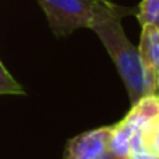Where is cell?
<instances>
[{
	"instance_id": "obj_2",
	"label": "cell",
	"mask_w": 159,
	"mask_h": 159,
	"mask_svg": "<svg viewBox=\"0 0 159 159\" xmlns=\"http://www.w3.org/2000/svg\"><path fill=\"white\" fill-rule=\"evenodd\" d=\"M55 36H67L89 28L96 0H38Z\"/></svg>"
},
{
	"instance_id": "obj_4",
	"label": "cell",
	"mask_w": 159,
	"mask_h": 159,
	"mask_svg": "<svg viewBox=\"0 0 159 159\" xmlns=\"http://www.w3.org/2000/svg\"><path fill=\"white\" fill-rule=\"evenodd\" d=\"M142 65L154 94H159V26H144L139 45Z\"/></svg>"
},
{
	"instance_id": "obj_7",
	"label": "cell",
	"mask_w": 159,
	"mask_h": 159,
	"mask_svg": "<svg viewBox=\"0 0 159 159\" xmlns=\"http://www.w3.org/2000/svg\"><path fill=\"white\" fill-rule=\"evenodd\" d=\"M135 17L142 28L159 26V0H142L135 9Z\"/></svg>"
},
{
	"instance_id": "obj_9",
	"label": "cell",
	"mask_w": 159,
	"mask_h": 159,
	"mask_svg": "<svg viewBox=\"0 0 159 159\" xmlns=\"http://www.w3.org/2000/svg\"><path fill=\"white\" fill-rule=\"evenodd\" d=\"M2 94H19L22 96L24 89L19 86V82L9 74V70L5 69V65L0 62V96Z\"/></svg>"
},
{
	"instance_id": "obj_1",
	"label": "cell",
	"mask_w": 159,
	"mask_h": 159,
	"mask_svg": "<svg viewBox=\"0 0 159 159\" xmlns=\"http://www.w3.org/2000/svg\"><path fill=\"white\" fill-rule=\"evenodd\" d=\"M135 12L134 9L121 7L110 0H96L94 14L89 29H93L111 57L125 87H127L130 104L139 101L145 94H154L149 84L147 74L142 65L139 48L130 43L121 26L125 16Z\"/></svg>"
},
{
	"instance_id": "obj_11",
	"label": "cell",
	"mask_w": 159,
	"mask_h": 159,
	"mask_svg": "<svg viewBox=\"0 0 159 159\" xmlns=\"http://www.w3.org/2000/svg\"><path fill=\"white\" fill-rule=\"evenodd\" d=\"M98 159H123V157H118V156H115V154H111L110 151H106L104 154H101Z\"/></svg>"
},
{
	"instance_id": "obj_3",
	"label": "cell",
	"mask_w": 159,
	"mask_h": 159,
	"mask_svg": "<svg viewBox=\"0 0 159 159\" xmlns=\"http://www.w3.org/2000/svg\"><path fill=\"white\" fill-rule=\"evenodd\" d=\"M111 127H99L75 135L67 142L65 159H98L108 151Z\"/></svg>"
},
{
	"instance_id": "obj_6",
	"label": "cell",
	"mask_w": 159,
	"mask_h": 159,
	"mask_svg": "<svg viewBox=\"0 0 159 159\" xmlns=\"http://www.w3.org/2000/svg\"><path fill=\"white\" fill-rule=\"evenodd\" d=\"M137 132L127 125L123 120L118 121V123L111 125V134H110V142H108V151L111 154L118 156V157L128 159L130 154V147H132V140H134V135Z\"/></svg>"
},
{
	"instance_id": "obj_5",
	"label": "cell",
	"mask_w": 159,
	"mask_h": 159,
	"mask_svg": "<svg viewBox=\"0 0 159 159\" xmlns=\"http://www.w3.org/2000/svg\"><path fill=\"white\" fill-rule=\"evenodd\" d=\"M157 115H159V94H145L132 104L130 111L123 118V121L127 125H130L135 132H142V128L151 120H154Z\"/></svg>"
},
{
	"instance_id": "obj_10",
	"label": "cell",
	"mask_w": 159,
	"mask_h": 159,
	"mask_svg": "<svg viewBox=\"0 0 159 159\" xmlns=\"http://www.w3.org/2000/svg\"><path fill=\"white\" fill-rule=\"evenodd\" d=\"M128 159H159V156H156L154 152H151L147 147H145L140 132H137V134L134 135V140H132Z\"/></svg>"
},
{
	"instance_id": "obj_8",
	"label": "cell",
	"mask_w": 159,
	"mask_h": 159,
	"mask_svg": "<svg viewBox=\"0 0 159 159\" xmlns=\"http://www.w3.org/2000/svg\"><path fill=\"white\" fill-rule=\"evenodd\" d=\"M140 135L145 147L151 152H154L156 156H159V115L142 128Z\"/></svg>"
}]
</instances>
